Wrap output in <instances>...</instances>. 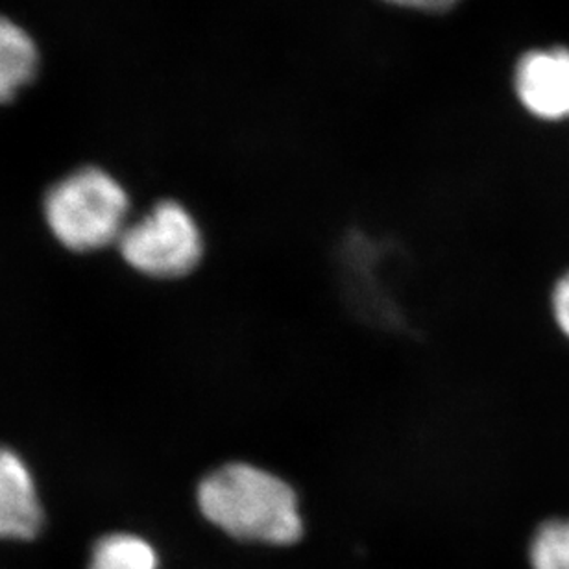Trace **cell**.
<instances>
[{"mask_svg":"<svg viewBox=\"0 0 569 569\" xmlns=\"http://www.w3.org/2000/svg\"><path fill=\"white\" fill-rule=\"evenodd\" d=\"M197 501L211 526L239 542L284 548L303 537L298 493L261 466H220L198 485Z\"/></svg>","mask_w":569,"mask_h":569,"instance_id":"6da1fadb","label":"cell"},{"mask_svg":"<svg viewBox=\"0 0 569 569\" xmlns=\"http://www.w3.org/2000/svg\"><path fill=\"white\" fill-rule=\"evenodd\" d=\"M130 200L119 181L100 169L78 170L44 198V217L56 239L74 252L119 241Z\"/></svg>","mask_w":569,"mask_h":569,"instance_id":"7a4b0ae2","label":"cell"},{"mask_svg":"<svg viewBox=\"0 0 569 569\" xmlns=\"http://www.w3.org/2000/svg\"><path fill=\"white\" fill-rule=\"evenodd\" d=\"M119 248L124 261L141 274L174 280L197 269L203 256V237L181 203L164 200L122 231Z\"/></svg>","mask_w":569,"mask_h":569,"instance_id":"3957f363","label":"cell"},{"mask_svg":"<svg viewBox=\"0 0 569 569\" xmlns=\"http://www.w3.org/2000/svg\"><path fill=\"white\" fill-rule=\"evenodd\" d=\"M515 89L521 106L540 121L569 119V49L549 47L521 56Z\"/></svg>","mask_w":569,"mask_h":569,"instance_id":"277c9868","label":"cell"},{"mask_svg":"<svg viewBox=\"0 0 569 569\" xmlns=\"http://www.w3.org/2000/svg\"><path fill=\"white\" fill-rule=\"evenodd\" d=\"M43 527V507L24 460L0 448V540H33Z\"/></svg>","mask_w":569,"mask_h":569,"instance_id":"5b68a950","label":"cell"},{"mask_svg":"<svg viewBox=\"0 0 569 569\" xmlns=\"http://www.w3.org/2000/svg\"><path fill=\"white\" fill-rule=\"evenodd\" d=\"M38 67V49L21 27L0 17V102L30 82Z\"/></svg>","mask_w":569,"mask_h":569,"instance_id":"8992f818","label":"cell"},{"mask_svg":"<svg viewBox=\"0 0 569 569\" xmlns=\"http://www.w3.org/2000/svg\"><path fill=\"white\" fill-rule=\"evenodd\" d=\"M88 569H159L152 543L130 532H113L94 543Z\"/></svg>","mask_w":569,"mask_h":569,"instance_id":"52a82bcc","label":"cell"},{"mask_svg":"<svg viewBox=\"0 0 569 569\" xmlns=\"http://www.w3.org/2000/svg\"><path fill=\"white\" fill-rule=\"evenodd\" d=\"M529 562L532 569H569V518H555L538 527Z\"/></svg>","mask_w":569,"mask_h":569,"instance_id":"ba28073f","label":"cell"},{"mask_svg":"<svg viewBox=\"0 0 569 569\" xmlns=\"http://www.w3.org/2000/svg\"><path fill=\"white\" fill-rule=\"evenodd\" d=\"M551 309H553L557 328L560 329V333L565 335L566 339H569V270L555 284Z\"/></svg>","mask_w":569,"mask_h":569,"instance_id":"9c48e42d","label":"cell"},{"mask_svg":"<svg viewBox=\"0 0 569 569\" xmlns=\"http://www.w3.org/2000/svg\"><path fill=\"white\" fill-rule=\"evenodd\" d=\"M392 6H400V8H407V10L417 11H443L453 8L460 0H383Z\"/></svg>","mask_w":569,"mask_h":569,"instance_id":"30bf717a","label":"cell"}]
</instances>
